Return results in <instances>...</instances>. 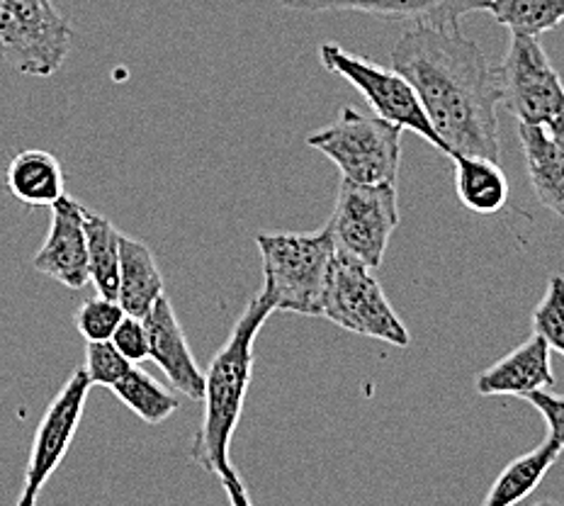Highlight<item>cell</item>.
Wrapping results in <instances>:
<instances>
[{
  "mask_svg": "<svg viewBox=\"0 0 564 506\" xmlns=\"http://www.w3.org/2000/svg\"><path fill=\"white\" fill-rule=\"evenodd\" d=\"M392 68L416 90L423 112L445 147V157L499 161L501 90L497 66L457 25H416L402 32L390 54Z\"/></svg>",
  "mask_w": 564,
  "mask_h": 506,
  "instance_id": "obj_1",
  "label": "cell"
},
{
  "mask_svg": "<svg viewBox=\"0 0 564 506\" xmlns=\"http://www.w3.org/2000/svg\"><path fill=\"white\" fill-rule=\"evenodd\" d=\"M273 312V302L263 290L253 295L205 373V411L193 439L191 461L219 482L239 477L229 457L231 439L241 421L246 397H249L256 338Z\"/></svg>",
  "mask_w": 564,
  "mask_h": 506,
  "instance_id": "obj_2",
  "label": "cell"
},
{
  "mask_svg": "<svg viewBox=\"0 0 564 506\" xmlns=\"http://www.w3.org/2000/svg\"><path fill=\"white\" fill-rule=\"evenodd\" d=\"M263 292L275 312L322 316L338 246L328 225L316 232H258Z\"/></svg>",
  "mask_w": 564,
  "mask_h": 506,
  "instance_id": "obj_3",
  "label": "cell"
},
{
  "mask_svg": "<svg viewBox=\"0 0 564 506\" xmlns=\"http://www.w3.org/2000/svg\"><path fill=\"white\" fill-rule=\"evenodd\" d=\"M402 127L346 105L332 125L307 137V144L336 163L348 183L394 185L402 163Z\"/></svg>",
  "mask_w": 564,
  "mask_h": 506,
  "instance_id": "obj_4",
  "label": "cell"
},
{
  "mask_svg": "<svg viewBox=\"0 0 564 506\" xmlns=\"http://www.w3.org/2000/svg\"><path fill=\"white\" fill-rule=\"evenodd\" d=\"M322 316L350 334L368 336L394 348H406L411 334L387 300L372 268L338 251L328 276Z\"/></svg>",
  "mask_w": 564,
  "mask_h": 506,
  "instance_id": "obj_5",
  "label": "cell"
},
{
  "mask_svg": "<svg viewBox=\"0 0 564 506\" xmlns=\"http://www.w3.org/2000/svg\"><path fill=\"white\" fill-rule=\"evenodd\" d=\"M74 30L52 0H0V58L34 78L64 66Z\"/></svg>",
  "mask_w": 564,
  "mask_h": 506,
  "instance_id": "obj_6",
  "label": "cell"
},
{
  "mask_svg": "<svg viewBox=\"0 0 564 506\" xmlns=\"http://www.w3.org/2000/svg\"><path fill=\"white\" fill-rule=\"evenodd\" d=\"M319 62L326 71H332V74L348 80L352 88H358L375 115L402 127L404 132H414L445 154L443 141L436 134V129H433L426 112H423L416 90L411 88L409 80L399 71L372 64L370 58L350 54L344 46L332 42L319 46Z\"/></svg>",
  "mask_w": 564,
  "mask_h": 506,
  "instance_id": "obj_7",
  "label": "cell"
},
{
  "mask_svg": "<svg viewBox=\"0 0 564 506\" xmlns=\"http://www.w3.org/2000/svg\"><path fill=\"white\" fill-rule=\"evenodd\" d=\"M326 225L334 232L338 251L358 258L372 270L380 268L399 227L397 187L344 181L338 187L334 215Z\"/></svg>",
  "mask_w": 564,
  "mask_h": 506,
  "instance_id": "obj_8",
  "label": "cell"
},
{
  "mask_svg": "<svg viewBox=\"0 0 564 506\" xmlns=\"http://www.w3.org/2000/svg\"><path fill=\"white\" fill-rule=\"evenodd\" d=\"M501 105L519 125L545 127L564 110V84L545 46L535 37L511 34L509 52L497 66Z\"/></svg>",
  "mask_w": 564,
  "mask_h": 506,
  "instance_id": "obj_9",
  "label": "cell"
},
{
  "mask_svg": "<svg viewBox=\"0 0 564 506\" xmlns=\"http://www.w3.org/2000/svg\"><path fill=\"white\" fill-rule=\"evenodd\" d=\"M90 390V378L84 368H78L68 375L62 390L56 392L50 407L44 409L40 427L34 431L25 480H22L15 506H37L44 485L56 473L58 465L64 463L66 453L74 445Z\"/></svg>",
  "mask_w": 564,
  "mask_h": 506,
  "instance_id": "obj_10",
  "label": "cell"
},
{
  "mask_svg": "<svg viewBox=\"0 0 564 506\" xmlns=\"http://www.w3.org/2000/svg\"><path fill=\"white\" fill-rule=\"evenodd\" d=\"M295 13H362L387 22H404L409 28L460 25L469 13L485 10L487 0H278Z\"/></svg>",
  "mask_w": 564,
  "mask_h": 506,
  "instance_id": "obj_11",
  "label": "cell"
},
{
  "mask_svg": "<svg viewBox=\"0 0 564 506\" xmlns=\"http://www.w3.org/2000/svg\"><path fill=\"white\" fill-rule=\"evenodd\" d=\"M32 266L37 273L62 282L68 290H84L88 286L86 207L78 200L62 195L52 205V225L32 258Z\"/></svg>",
  "mask_w": 564,
  "mask_h": 506,
  "instance_id": "obj_12",
  "label": "cell"
},
{
  "mask_svg": "<svg viewBox=\"0 0 564 506\" xmlns=\"http://www.w3.org/2000/svg\"><path fill=\"white\" fill-rule=\"evenodd\" d=\"M144 324L149 332V358L163 370L175 390L193 402H199L205 395V373L199 370L166 295L156 300L154 308L144 316Z\"/></svg>",
  "mask_w": 564,
  "mask_h": 506,
  "instance_id": "obj_13",
  "label": "cell"
},
{
  "mask_svg": "<svg viewBox=\"0 0 564 506\" xmlns=\"http://www.w3.org/2000/svg\"><path fill=\"white\" fill-rule=\"evenodd\" d=\"M552 351L540 336L525 338L494 366L481 370L475 378V390L481 397H521L538 390H552Z\"/></svg>",
  "mask_w": 564,
  "mask_h": 506,
  "instance_id": "obj_14",
  "label": "cell"
},
{
  "mask_svg": "<svg viewBox=\"0 0 564 506\" xmlns=\"http://www.w3.org/2000/svg\"><path fill=\"white\" fill-rule=\"evenodd\" d=\"M163 298V276L149 246L132 237H120V288L117 302L122 304L124 314L144 316Z\"/></svg>",
  "mask_w": 564,
  "mask_h": 506,
  "instance_id": "obj_15",
  "label": "cell"
},
{
  "mask_svg": "<svg viewBox=\"0 0 564 506\" xmlns=\"http://www.w3.org/2000/svg\"><path fill=\"white\" fill-rule=\"evenodd\" d=\"M519 141L528 179L538 203L564 219V159L552 144L545 127L519 125Z\"/></svg>",
  "mask_w": 564,
  "mask_h": 506,
  "instance_id": "obj_16",
  "label": "cell"
},
{
  "mask_svg": "<svg viewBox=\"0 0 564 506\" xmlns=\"http://www.w3.org/2000/svg\"><path fill=\"white\" fill-rule=\"evenodd\" d=\"M10 195L28 207H52L64 191V171L54 154L44 149H25L6 171Z\"/></svg>",
  "mask_w": 564,
  "mask_h": 506,
  "instance_id": "obj_17",
  "label": "cell"
},
{
  "mask_svg": "<svg viewBox=\"0 0 564 506\" xmlns=\"http://www.w3.org/2000/svg\"><path fill=\"white\" fill-rule=\"evenodd\" d=\"M455 193L460 205L475 215H497L509 200V179L499 161L485 157L453 154Z\"/></svg>",
  "mask_w": 564,
  "mask_h": 506,
  "instance_id": "obj_18",
  "label": "cell"
},
{
  "mask_svg": "<svg viewBox=\"0 0 564 506\" xmlns=\"http://www.w3.org/2000/svg\"><path fill=\"white\" fill-rule=\"evenodd\" d=\"M562 451V445L545 439L543 443L535 445L533 451L513 457V461L501 470L499 477L494 480V485L489 487L481 506H519L525 497H531L538 489L540 482L550 473V467L560 461Z\"/></svg>",
  "mask_w": 564,
  "mask_h": 506,
  "instance_id": "obj_19",
  "label": "cell"
},
{
  "mask_svg": "<svg viewBox=\"0 0 564 506\" xmlns=\"http://www.w3.org/2000/svg\"><path fill=\"white\" fill-rule=\"evenodd\" d=\"M120 237L112 222L100 212L86 209L88 273L98 295L117 300L120 288Z\"/></svg>",
  "mask_w": 564,
  "mask_h": 506,
  "instance_id": "obj_20",
  "label": "cell"
},
{
  "mask_svg": "<svg viewBox=\"0 0 564 506\" xmlns=\"http://www.w3.org/2000/svg\"><path fill=\"white\" fill-rule=\"evenodd\" d=\"M485 13L511 34L540 40L564 22V0H487Z\"/></svg>",
  "mask_w": 564,
  "mask_h": 506,
  "instance_id": "obj_21",
  "label": "cell"
},
{
  "mask_svg": "<svg viewBox=\"0 0 564 506\" xmlns=\"http://www.w3.org/2000/svg\"><path fill=\"white\" fill-rule=\"evenodd\" d=\"M112 392L149 427H159V423L169 421L181 409L175 395H171L166 387L151 378L147 370L134 366L127 370L120 383L112 385Z\"/></svg>",
  "mask_w": 564,
  "mask_h": 506,
  "instance_id": "obj_22",
  "label": "cell"
},
{
  "mask_svg": "<svg viewBox=\"0 0 564 506\" xmlns=\"http://www.w3.org/2000/svg\"><path fill=\"white\" fill-rule=\"evenodd\" d=\"M533 334L564 356V276H552L543 300L533 310Z\"/></svg>",
  "mask_w": 564,
  "mask_h": 506,
  "instance_id": "obj_23",
  "label": "cell"
},
{
  "mask_svg": "<svg viewBox=\"0 0 564 506\" xmlns=\"http://www.w3.org/2000/svg\"><path fill=\"white\" fill-rule=\"evenodd\" d=\"M124 320L122 304L112 298L96 295L86 300L74 314L78 334L86 341H110L115 329Z\"/></svg>",
  "mask_w": 564,
  "mask_h": 506,
  "instance_id": "obj_24",
  "label": "cell"
},
{
  "mask_svg": "<svg viewBox=\"0 0 564 506\" xmlns=\"http://www.w3.org/2000/svg\"><path fill=\"white\" fill-rule=\"evenodd\" d=\"M129 368H132V363L115 348L112 341H88L84 370L93 385L112 390V385L120 383Z\"/></svg>",
  "mask_w": 564,
  "mask_h": 506,
  "instance_id": "obj_25",
  "label": "cell"
},
{
  "mask_svg": "<svg viewBox=\"0 0 564 506\" xmlns=\"http://www.w3.org/2000/svg\"><path fill=\"white\" fill-rule=\"evenodd\" d=\"M110 341L132 366H139L149 358V332L144 320H139V316L124 314V320L115 329Z\"/></svg>",
  "mask_w": 564,
  "mask_h": 506,
  "instance_id": "obj_26",
  "label": "cell"
},
{
  "mask_svg": "<svg viewBox=\"0 0 564 506\" xmlns=\"http://www.w3.org/2000/svg\"><path fill=\"white\" fill-rule=\"evenodd\" d=\"M525 399L533 405V409H538V415L543 417L547 427V439L564 449V395L538 390L533 395H528Z\"/></svg>",
  "mask_w": 564,
  "mask_h": 506,
  "instance_id": "obj_27",
  "label": "cell"
},
{
  "mask_svg": "<svg viewBox=\"0 0 564 506\" xmlns=\"http://www.w3.org/2000/svg\"><path fill=\"white\" fill-rule=\"evenodd\" d=\"M221 487H225L231 506H253L251 499H249V492H246V487H243L241 477H234V480L221 482Z\"/></svg>",
  "mask_w": 564,
  "mask_h": 506,
  "instance_id": "obj_28",
  "label": "cell"
},
{
  "mask_svg": "<svg viewBox=\"0 0 564 506\" xmlns=\"http://www.w3.org/2000/svg\"><path fill=\"white\" fill-rule=\"evenodd\" d=\"M545 132L564 159V110L557 117H552V120L545 125Z\"/></svg>",
  "mask_w": 564,
  "mask_h": 506,
  "instance_id": "obj_29",
  "label": "cell"
},
{
  "mask_svg": "<svg viewBox=\"0 0 564 506\" xmlns=\"http://www.w3.org/2000/svg\"><path fill=\"white\" fill-rule=\"evenodd\" d=\"M535 506H560L557 502H540V504H535Z\"/></svg>",
  "mask_w": 564,
  "mask_h": 506,
  "instance_id": "obj_30",
  "label": "cell"
}]
</instances>
